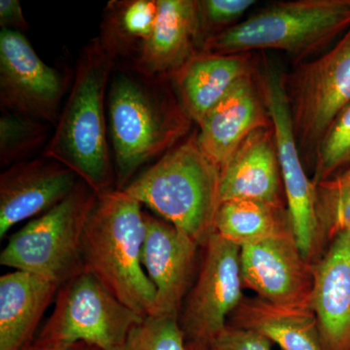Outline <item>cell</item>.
Instances as JSON below:
<instances>
[{"label":"cell","instance_id":"26","mask_svg":"<svg viewBox=\"0 0 350 350\" xmlns=\"http://www.w3.org/2000/svg\"><path fill=\"white\" fill-rule=\"evenodd\" d=\"M313 157V185L350 167V105L332 122Z\"/></svg>","mask_w":350,"mask_h":350},{"label":"cell","instance_id":"6","mask_svg":"<svg viewBox=\"0 0 350 350\" xmlns=\"http://www.w3.org/2000/svg\"><path fill=\"white\" fill-rule=\"evenodd\" d=\"M98 194L80 179L75 190L48 213L11 234L0 265L27 271L59 287L85 271L83 243Z\"/></svg>","mask_w":350,"mask_h":350},{"label":"cell","instance_id":"24","mask_svg":"<svg viewBox=\"0 0 350 350\" xmlns=\"http://www.w3.org/2000/svg\"><path fill=\"white\" fill-rule=\"evenodd\" d=\"M49 124L1 110L0 163L3 169L31 160L34 153L49 142Z\"/></svg>","mask_w":350,"mask_h":350},{"label":"cell","instance_id":"7","mask_svg":"<svg viewBox=\"0 0 350 350\" xmlns=\"http://www.w3.org/2000/svg\"><path fill=\"white\" fill-rule=\"evenodd\" d=\"M144 319L85 271L59 287L53 312L33 340L52 347L86 342L113 350Z\"/></svg>","mask_w":350,"mask_h":350},{"label":"cell","instance_id":"13","mask_svg":"<svg viewBox=\"0 0 350 350\" xmlns=\"http://www.w3.org/2000/svg\"><path fill=\"white\" fill-rule=\"evenodd\" d=\"M142 265L156 289L152 317L179 319L182 305L194 283L200 244L160 217L145 213Z\"/></svg>","mask_w":350,"mask_h":350},{"label":"cell","instance_id":"23","mask_svg":"<svg viewBox=\"0 0 350 350\" xmlns=\"http://www.w3.org/2000/svg\"><path fill=\"white\" fill-rule=\"evenodd\" d=\"M213 232L243 247L293 230L286 206L259 200H232L219 206Z\"/></svg>","mask_w":350,"mask_h":350},{"label":"cell","instance_id":"12","mask_svg":"<svg viewBox=\"0 0 350 350\" xmlns=\"http://www.w3.org/2000/svg\"><path fill=\"white\" fill-rule=\"evenodd\" d=\"M243 288L282 306H312V264L301 254L293 232L241 247Z\"/></svg>","mask_w":350,"mask_h":350},{"label":"cell","instance_id":"25","mask_svg":"<svg viewBox=\"0 0 350 350\" xmlns=\"http://www.w3.org/2000/svg\"><path fill=\"white\" fill-rule=\"evenodd\" d=\"M315 211L327 250L340 232L350 231V167L314 185Z\"/></svg>","mask_w":350,"mask_h":350},{"label":"cell","instance_id":"30","mask_svg":"<svg viewBox=\"0 0 350 350\" xmlns=\"http://www.w3.org/2000/svg\"><path fill=\"white\" fill-rule=\"evenodd\" d=\"M0 27L22 33L29 29L19 0H0Z\"/></svg>","mask_w":350,"mask_h":350},{"label":"cell","instance_id":"16","mask_svg":"<svg viewBox=\"0 0 350 350\" xmlns=\"http://www.w3.org/2000/svg\"><path fill=\"white\" fill-rule=\"evenodd\" d=\"M312 308L324 350H350V231L312 262Z\"/></svg>","mask_w":350,"mask_h":350},{"label":"cell","instance_id":"8","mask_svg":"<svg viewBox=\"0 0 350 350\" xmlns=\"http://www.w3.org/2000/svg\"><path fill=\"white\" fill-rule=\"evenodd\" d=\"M283 85L299 148L314 155L332 122L350 105V29L328 51L283 73Z\"/></svg>","mask_w":350,"mask_h":350},{"label":"cell","instance_id":"10","mask_svg":"<svg viewBox=\"0 0 350 350\" xmlns=\"http://www.w3.org/2000/svg\"><path fill=\"white\" fill-rule=\"evenodd\" d=\"M199 273L182 305L179 324L187 342L208 345L243 299L241 247L213 232L202 246Z\"/></svg>","mask_w":350,"mask_h":350},{"label":"cell","instance_id":"1","mask_svg":"<svg viewBox=\"0 0 350 350\" xmlns=\"http://www.w3.org/2000/svg\"><path fill=\"white\" fill-rule=\"evenodd\" d=\"M107 125L116 189L192 133L170 78L149 77L115 64L108 86Z\"/></svg>","mask_w":350,"mask_h":350},{"label":"cell","instance_id":"21","mask_svg":"<svg viewBox=\"0 0 350 350\" xmlns=\"http://www.w3.org/2000/svg\"><path fill=\"white\" fill-rule=\"evenodd\" d=\"M228 324L256 333L282 350H324L312 306H282L243 297Z\"/></svg>","mask_w":350,"mask_h":350},{"label":"cell","instance_id":"2","mask_svg":"<svg viewBox=\"0 0 350 350\" xmlns=\"http://www.w3.org/2000/svg\"><path fill=\"white\" fill-rule=\"evenodd\" d=\"M115 61L98 38L80 51L72 86L42 156L75 172L96 194L116 189L107 100Z\"/></svg>","mask_w":350,"mask_h":350},{"label":"cell","instance_id":"9","mask_svg":"<svg viewBox=\"0 0 350 350\" xmlns=\"http://www.w3.org/2000/svg\"><path fill=\"white\" fill-rule=\"evenodd\" d=\"M258 81L275 131L282 172L285 202L297 244L308 262H314L325 252L315 211L314 185L308 178L295 137L283 73L275 64L265 59L258 68Z\"/></svg>","mask_w":350,"mask_h":350},{"label":"cell","instance_id":"5","mask_svg":"<svg viewBox=\"0 0 350 350\" xmlns=\"http://www.w3.org/2000/svg\"><path fill=\"white\" fill-rule=\"evenodd\" d=\"M349 29L350 0L280 1L208 39L202 51L229 55L278 50L298 64L326 50Z\"/></svg>","mask_w":350,"mask_h":350},{"label":"cell","instance_id":"27","mask_svg":"<svg viewBox=\"0 0 350 350\" xmlns=\"http://www.w3.org/2000/svg\"><path fill=\"white\" fill-rule=\"evenodd\" d=\"M113 350H189L178 319L147 317Z\"/></svg>","mask_w":350,"mask_h":350},{"label":"cell","instance_id":"11","mask_svg":"<svg viewBox=\"0 0 350 350\" xmlns=\"http://www.w3.org/2000/svg\"><path fill=\"white\" fill-rule=\"evenodd\" d=\"M66 82L44 63L22 32L0 31V107L55 129L63 109Z\"/></svg>","mask_w":350,"mask_h":350},{"label":"cell","instance_id":"29","mask_svg":"<svg viewBox=\"0 0 350 350\" xmlns=\"http://www.w3.org/2000/svg\"><path fill=\"white\" fill-rule=\"evenodd\" d=\"M273 342L253 332L228 324L208 345V350H273Z\"/></svg>","mask_w":350,"mask_h":350},{"label":"cell","instance_id":"28","mask_svg":"<svg viewBox=\"0 0 350 350\" xmlns=\"http://www.w3.org/2000/svg\"><path fill=\"white\" fill-rule=\"evenodd\" d=\"M255 4L253 0H197L202 48L208 39L239 25Z\"/></svg>","mask_w":350,"mask_h":350},{"label":"cell","instance_id":"22","mask_svg":"<svg viewBox=\"0 0 350 350\" xmlns=\"http://www.w3.org/2000/svg\"><path fill=\"white\" fill-rule=\"evenodd\" d=\"M158 11V0L108 2L96 38L115 64L130 66L135 61L153 31Z\"/></svg>","mask_w":350,"mask_h":350},{"label":"cell","instance_id":"19","mask_svg":"<svg viewBox=\"0 0 350 350\" xmlns=\"http://www.w3.org/2000/svg\"><path fill=\"white\" fill-rule=\"evenodd\" d=\"M257 69L252 53L200 51L170 79L181 107L198 126L237 83L255 75Z\"/></svg>","mask_w":350,"mask_h":350},{"label":"cell","instance_id":"31","mask_svg":"<svg viewBox=\"0 0 350 350\" xmlns=\"http://www.w3.org/2000/svg\"><path fill=\"white\" fill-rule=\"evenodd\" d=\"M23 350H103L94 345L86 344V342H77V344L68 345H57V347H52V345H44L38 344L36 340L31 342Z\"/></svg>","mask_w":350,"mask_h":350},{"label":"cell","instance_id":"17","mask_svg":"<svg viewBox=\"0 0 350 350\" xmlns=\"http://www.w3.org/2000/svg\"><path fill=\"white\" fill-rule=\"evenodd\" d=\"M158 2V17L150 36L135 61L125 66L149 77L170 78L202 51L197 0Z\"/></svg>","mask_w":350,"mask_h":350},{"label":"cell","instance_id":"14","mask_svg":"<svg viewBox=\"0 0 350 350\" xmlns=\"http://www.w3.org/2000/svg\"><path fill=\"white\" fill-rule=\"evenodd\" d=\"M79 180L63 163L44 156L7 167L0 174V239L61 204Z\"/></svg>","mask_w":350,"mask_h":350},{"label":"cell","instance_id":"20","mask_svg":"<svg viewBox=\"0 0 350 350\" xmlns=\"http://www.w3.org/2000/svg\"><path fill=\"white\" fill-rule=\"evenodd\" d=\"M59 286L27 271L0 276V350H23L33 342Z\"/></svg>","mask_w":350,"mask_h":350},{"label":"cell","instance_id":"15","mask_svg":"<svg viewBox=\"0 0 350 350\" xmlns=\"http://www.w3.org/2000/svg\"><path fill=\"white\" fill-rule=\"evenodd\" d=\"M271 124L256 72L237 83L207 113L197 126L198 144L221 170L253 131Z\"/></svg>","mask_w":350,"mask_h":350},{"label":"cell","instance_id":"3","mask_svg":"<svg viewBox=\"0 0 350 350\" xmlns=\"http://www.w3.org/2000/svg\"><path fill=\"white\" fill-rule=\"evenodd\" d=\"M145 236L139 202L119 189L98 195L83 243L85 271L142 317L153 315L157 294L142 265Z\"/></svg>","mask_w":350,"mask_h":350},{"label":"cell","instance_id":"18","mask_svg":"<svg viewBox=\"0 0 350 350\" xmlns=\"http://www.w3.org/2000/svg\"><path fill=\"white\" fill-rule=\"evenodd\" d=\"M273 125L262 126L246 138L221 170L220 204L252 200L286 206Z\"/></svg>","mask_w":350,"mask_h":350},{"label":"cell","instance_id":"32","mask_svg":"<svg viewBox=\"0 0 350 350\" xmlns=\"http://www.w3.org/2000/svg\"><path fill=\"white\" fill-rule=\"evenodd\" d=\"M189 350H208L207 345L200 344H190L188 342Z\"/></svg>","mask_w":350,"mask_h":350},{"label":"cell","instance_id":"4","mask_svg":"<svg viewBox=\"0 0 350 350\" xmlns=\"http://www.w3.org/2000/svg\"><path fill=\"white\" fill-rule=\"evenodd\" d=\"M220 174L200 148L194 130L124 191L202 247L220 206Z\"/></svg>","mask_w":350,"mask_h":350}]
</instances>
